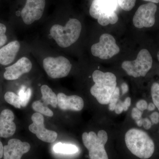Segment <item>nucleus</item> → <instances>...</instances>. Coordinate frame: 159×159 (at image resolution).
I'll return each instance as SVG.
<instances>
[{
  "instance_id": "nucleus-32",
  "label": "nucleus",
  "mask_w": 159,
  "mask_h": 159,
  "mask_svg": "<svg viewBox=\"0 0 159 159\" xmlns=\"http://www.w3.org/2000/svg\"><path fill=\"white\" fill-rule=\"evenodd\" d=\"M156 108L155 105L153 103H150L148 105V107L147 109L149 111H152L154 110Z\"/></svg>"
},
{
  "instance_id": "nucleus-36",
  "label": "nucleus",
  "mask_w": 159,
  "mask_h": 159,
  "mask_svg": "<svg viewBox=\"0 0 159 159\" xmlns=\"http://www.w3.org/2000/svg\"><path fill=\"white\" fill-rule=\"evenodd\" d=\"M157 57L158 60V61H159V51L158 52L157 54Z\"/></svg>"
},
{
  "instance_id": "nucleus-13",
  "label": "nucleus",
  "mask_w": 159,
  "mask_h": 159,
  "mask_svg": "<svg viewBox=\"0 0 159 159\" xmlns=\"http://www.w3.org/2000/svg\"><path fill=\"white\" fill-rule=\"evenodd\" d=\"M32 64L28 57H23L16 62L5 68L4 77L7 80H15L23 74L29 73L32 69Z\"/></svg>"
},
{
  "instance_id": "nucleus-1",
  "label": "nucleus",
  "mask_w": 159,
  "mask_h": 159,
  "mask_svg": "<svg viewBox=\"0 0 159 159\" xmlns=\"http://www.w3.org/2000/svg\"><path fill=\"white\" fill-rule=\"evenodd\" d=\"M125 140L129 150L138 157L147 159L153 155L154 143L144 131L136 128L131 129L125 134Z\"/></svg>"
},
{
  "instance_id": "nucleus-24",
  "label": "nucleus",
  "mask_w": 159,
  "mask_h": 159,
  "mask_svg": "<svg viewBox=\"0 0 159 159\" xmlns=\"http://www.w3.org/2000/svg\"><path fill=\"white\" fill-rule=\"evenodd\" d=\"M7 28L5 25L0 23V48L5 45L7 41L6 35Z\"/></svg>"
},
{
  "instance_id": "nucleus-17",
  "label": "nucleus",
  "mask_w": 159,
  "mask_h": 159,
  "mask_svg": "<svg viewBox=\"0 0 159 159\" xmlns=\"http://www.w3.org/2000/svg\"><path fill=\"white\" fill-rule=\"evenodd\" d=\"M20 45L17 40L13 41L0 48V64L6 66L14 61L20 51Z\"/></svg>"
},
{
  "instance_id": "nucleus-12",
  "label": "nucleus",
  "mask_w": 159,
  "mask_h": 159,
  "mask_svg": "<svg viewBox=\"0 0 159 159\" xmlns=\"http://www.w3.org/2000/svg\"><path fill=\"white\" fill-rule=\"evenodd\" d=\"M31 145L27 142L18 139H10L3 147L4 159H21L23 155L29 152Z\"/></svg>"
},
{
  "instance_id": "nucleus-20",
  "label": "nucleus",
  "mask_w": 159,
  "mask_h": 159,
  "mask_svg": "<svg viewBox=\"0 0 159 159\" xmlns=\"http://www.w3.org/2000/svg\"><path fill=\"white\" fill-rule=\"evenodd\" d=\"M31 89L28 88L26 89L25 87H23L20 89L19 92L18 96L20 97L21 107H25L31 98Z\"/></svg>"
},
{
  "instance_id": "nucleus-30",
  "label": "nucleus",
  "mask_w": 159,
  "mask_h": 159,
  "mask_svg": "<svg viewBox=\"0 0 159 159\" xmlns=\"http://www.w3.org/2000/svg\"><path fill=\"white\" fill-rule=\"evenodd\" d=\"M131 105V98L130 97H127L125 99L124 102H122V105L123 107L124 111L128 110L129 107Z\"/></svg>"
},
{
  "instance_id": "nucleus-8",
  "label": "nucleus",
  "mask_w": 159,
  "mask_h": 159,
  "mask_svg": "<svg viewBox=\"0 0 159 159\" xmlns=\"http://www.w3.org/2000/svg\"><path fill=\"white\" fill-rule=\"evenodd\" d=\"M157 9V5L152 2L139 6L133 19L134 26L139 29L152 27L155 23Z\"/></svg>"
},
{
  "instance_id": "nucleus-7",
  "label": "nucleus",
  "mask_w": 159,
  "mask_h": 159,
  "mask_svg": "<svg viewBox=\"0 0 159 159\" xmlns=\"http://www.w3.org/2000/svg\"><path fill=\"white\" fill-rule=\"evenodd\" d=\"M91 51L95 57L106 60L119 54L120 48L113 36L105 33L100 36L99 42L92 46Z\"/></svg>"
},
{
  "instance_id": "nucleus-27",
  "label": "nucleus",
  "mask_w": 159,
  "mask_h": 159,
  "mask_svg": "<svg viewBox=\"0 0 159 159\" xmlns=\"http://www.w3.org/2000/svg\"><path fill=\"white\" fill-rule=\"evenodd\" d=\"M151 121L153 124H157L159 122V113L157 112H154L150 116Z\"/></svg>"
},
{
  "instance_id": "nucleus-26",
  "label": "nucleus",
  "mask_w": 159,
  "mask_h": 159,
  "mask_svg": "<svg viewBox=\"0 0 159 159\" xmlns=\"http://www.w3.org/2000/svg\"><path fill=\"white\" fill-rule=\"evenodd\" d=\"M148 105V103L145 100H144V99H141V100H139L137 102L136 107L139 110L143 112V111L147 109Z\"/></svg>"
},
{
  "instance_id": "nucleus-21",
  "label": "nucleus",
  "mask_w": 159,
  "mask_h": 159,
  "mask_svg": "<svg viewBox=\"0 0 159 159\" xmlns=\"http://www.w3.org/2000/svg\"><path fill=\"white\" fill-rule=\"evenodd\" d=\"M152 98L153 103L159 111V84L157 82L152 84L151 89Z\"/></svg>"
},
{
  "instance_id": "nucleus-22",
  "label": "nucleus",
  "mask_w": 159,
  "mask_h": 159,
  "mask_svg": "<svg viewBox=\"0 0 159 159\" xmlns=\"http://www.w3.org/2000/svg\"><path fill=\"white\" fill-rule=\"evenodd\" d=\"M120 96V90L118 87L116 88L112 95L111 96L109 101V110L110 111H113L115 110L116 105L118 103Z\"/></svg>"
},
{
  "instance_id": "nucleus-11",
  "label": "nucleus",
  "mask_w": 159,
  "mask_h": 159,
  "mask_svg": "<svg viewBox=\"0 0 159 159\" xmlns=\"http://www.w3.org/2000/svg\"><path fill=\"white\" fill-rule=\"evenodd\" d=\"M46 0H26L21 12L23 22L27 25L33 24L42 17L45 8Z\"/></svg>"
},
{
  "instance_id": "nucleus-10",
  "label": "nucleus",
  "mask_w": 159,
  "mask_h": 159,
  "mask_svg": "<svg viewBox=\"0 0 159 159\" xmlns=\"http://www.w3.org/2000/svg\"><path fill=\"white\" fill-rule=\"evenodd\" d=\"M32 123L29 125V130L36 135L38 139L47 143H53L57 139V134L47 129L44 125V118L42 114L34 113L31 116Z\"/></svg>"
},
{
  "instance_id": "nucleus-5",
  "label": "nucleus",
  "mask_w": 159,
  "mask_h": 159,
  "mask_svg": "<svg viewBox=\"0 0 159 159\" xmlns=\"http://www.w3.org/2000/svg\"><path fill=\"white\" fill-rule=\"evenodd\" d=\"M152 66V58L147 49L139 51L136 59L129 61H125L122 64L123 69L129 76L134 77H145Z\"/></svg>"
},
{
  "instance_id": "nucleus-18",
  "label": "nucleus",
  "mask_w": 159,
  "mask_h": 159,
  "mask_svg": "<svg viewBox=\"0 0 159 159\" xmlns=\"http://www.w3.org/2000/svg\"><path fill=\"white\" fill-rule=\"evenodd\" d=\"M53 149L55 152L66 154L75 153L78 151V148L75 145L63 144L60 142L54 145Z\"/></svg>"
},
{
  "instance_id": "nucleus-31",
  "label": "nucleus",
  "mask_w": 159,
  "mask_h": 159,
  "mask_svg": "<svg viewBox=\"0 0 159 159\" xmlns=\"http://www.w3.org/2000/svg\"><path fill=\"white\" fill-rule=\"evenodd\" d=\"M122 90V95H124L128 92V85L125 83H123L121 85Z\"/></svg>"
},
{
  "instance_id": "nucleus-9",
  "label": "nucleus",
  "mask_w": 159,
  "mask_h": 159,
  "mask_svg": "<svg viewBox=\"0 0 159 159\" xmlns=\"http://www.w3.org/2000/svg\"><path fill=\"white\" fill-rule=\"evenodd\" d=\"M40 90L42 96L41 99L32 103V108L38 113L47 116L52 117L54 116V113L49 108L48 105H51L54 108L57 107V96L51 88L46 84L41 87Z\"/></svg>"
},
{
  "instance_id": "nucleus-3",
  "label": "nucleus",
  "mask_w": 159,
  "mask_h": 159,
  "mask_svg": "<svg viewBox=\"0 0 159 159\" xmlns=\"http://www.w3.org/2000/svg\"><path fill=\"white\" fill-rule=\"evenodd\" d=\"M82 30V25L79 20L69 19L63 26L55 24L51 27L50 33L57 45L61 48H67L78 39Z\"/></svg>"
},
{
  "instance_id": "nucleus-15",
  "label": "nucleus",
  "mask_w": 159,
  "mask_h": 159,
  "mask_svg": "<svg viewBox=\"0 0 159 159\" xmlns=\"http://www.w3.org/2000/svg\"><path fill=\"white\" fill-rule=\"evenodd\" d=\"M57 106L62 110L79 111L84 106L83 99L77 95L68 96L60 93L57 94Z\"/></svg>"
},
{
  "instance_id": "nucleus-6",
  "label": "nucleus",
  "mask_w": 159,
  "mask_h": 159,
  "mask_svg": "<svg viewBox=\"0 0 159 159\" xmlns=\"http://www.w3.org/2000/svg\"><path fill=\"white\" fill-rule=\"evenodd\" d=\"M43 64L46 73L53 79L67 77L72 68L70 61L62 56L46 57L43 60Z\"/></svg>"
},
{
  "instance_id": "nucleus-25",
  "label": "nucleus",
  "mask_w": 159,
  "mask_h": 159,
  "mask_svg": "<svg viewBox=\"0 0 159 159\" xmlns=\"http://www.w3.org/2000/svg\"><path fill=\"white\" fill-rule=\"evenodd\" d=\"M142 112L138 109L137 107L133 108L131 112V117L135 120H140L142 118Z\"/></svg>"
},
{
  "instance_id": "nucleus-23",
  "label": "nucleus",
  "mask_w": 159,
  "mask_h": 159,
  "mask_svg": "<svg viewBox=\"0 0 159 159\" xmlns=\"http://www.w3.org/2000/svg\"><path fill=\"white\" fill-rule=\"evenodd\" d=\"M136 0H117L118 4L121 9L125 11L132 9L135 5Z\"/></svg>"
},
{
  "instance_id": "nucleus-28",
  "label": "nucleus",
  "mask_w": 159,
  "mask_h": 159,
  "mask_svg": "<svg viewBox=\"0 0 159 159\" xmlns=\"http://www.w3.org/2000/svg\"><path fill=\"white\" fill-rule=\"evenodd\" d=\"M142 123L143 127L146 129H150L152 125L151 121L149 120L148 118L142 119Z\"/></svg>"
},
{
  "instance_id": "nucleus-14",
  "label": "nucleus",
  "mask_w": 159,
  "mask_h": 159,
  "mask_svg": "<svg viewBox=\"0 0 159 159\" xmlns=\"http://www.w3.org/2000/svg\"><path fill=\"white\" fill-rule=\"evenodd\" d=\"M115 0H93L89 9L92 17L98 19L99 17L116 12Z\"/></svg>"
},
{
  "instance_id": "nucleus-33",
  "label": "nucleus",
  "mask_w": 159,
  "mask_h": 159,
  "mask_svg": "<svg viewBox=\"0 0 159 159\" xmlns=\"http://www.w3.org/2000/svg\"><path fill=\"white\" fill-rule=\"evenodd\" d=\"M3 145L2 143L0 141V159H1L2 158L3 156Z\"/></svg>"
},
{
  "instance_id": "nucleus-2",
  "label": "nucleus",
  "mask_w": 159,
  "mask_h": 159,
  "mask_svg": "<svg viewBox=\"0 0 159 159\" xmlns=\"http://www.w3.org/2000/svg\"><path fill=\"white\" fill-rule=\"evenodd\" d=\"M92 77L95 83L90 89L92 96L100 104H109L111 96L117 87L116 75L110 72L104 73L96 70L93 73Z\"/></svg>"
},
{
  "instance_id": "nucleus-4",
  "label": "nucleus",
  "mask_w": 159,
  "mask_h": 159,
  "mask_svg": "<svg viewBox=\"0 0 159 159\" xmlns=\"http://www.w3.org/2000/svg\"><path fill=\"white\" fill-rule=\"evenodd\" d=\"M82 139L84 145L89 150L90 159H109L104 148L108 140L105 131L99 130L97 135L93 131L84 132Z\"/></svg>"
},
{
  "instance_id": "nucleus-16",
  "label": "nucleus",
  "mask_w": 159,
  "mask_h": 159,
  "mask_svg": "<svg viewBox=\"0 0 159 159\" xmlns=\"http://www.w3.org/2000/svg\"><path fill=\"white\" fill-rule=\"evenodd\" d=\"M14 115L9 109H5L0 114V137L12 136L16 130V125L13 122Z\"/></svg>"
},
{
  "instance_id": "nucleus-29",
  "label": "nucleus",
  "mask_w": 159,
  "mask_h": 159,
  "mask_svg": "<svg viewBox=\"0 0 159 159\" xmlns=\"http://www.w3.org/2000/svg\"><path fill=\"white\" fill-rule=\"evenodd\" d=\"M114 111H115L116 113L118 114V115L122 113V112L124 111L122 101H119V102L117 103Z\"/></svg>"
},
{
  "instance_id": "nucleus-35",
  "label": "nucleus",
  "mask_w": 159,
  "mask_h": 159,
  "mask_svg": "<svg viewBox=\"0 0 159 159\" xmlns=\"http://www.w3.org/2000/svg\"><path fill=\"white\" fill-rule=\"evenodd\" d=\"M143 1H147V2H149L153 3H159V0H143Z\"/></svg>"
},
{
  "instance_id": "nucleus-19",
  "label": "nucleus",
  "mask_w": 159,
  "mask_h": 159,
  "mask_svg": "<svg viewBox=\"0 0 159 159\" xmlns=\"http://www.w3.org/2000/svg\"><path fill=\"white\" fill-rule=\"evenodd\" d=\"M4 98L6 102L16 108L20 109L21 107L19 97L13 92H7L4 96Z\"/></svg>"
},
{
  "instance_id": "nucleus-34",
  "label": "nucleus",
  "mask_w": 159,
  "mask_h": 159,
  "mask_svg": "<svg viewBox=\"0 0 159 159\" xmlns=\"http://www.w3.org/2000/svg\"><path fill=\"white\" fill-rule=\"evenodd\" d=\"M142 118L140 119V120H137V121H135L137 125H138V126H139V127H141V126H142Z\"/></svg>"
}]
</instances>
